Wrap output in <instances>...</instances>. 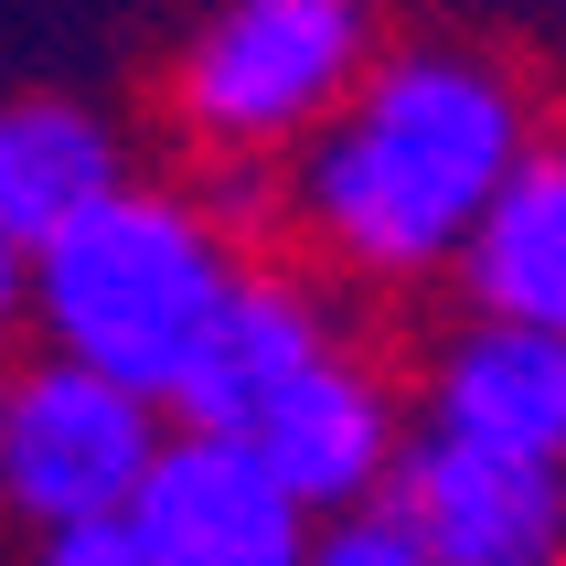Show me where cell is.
Returning <instances> with one entry per match:
<instances>
[{
	"label": "cell",
	"mask_w": 566,
	"mask_h": 566,
	"mask_svg": "<svg viewBox=\"0 0 566 566\" xmlns=\"http://www.w3.org/2000/svg\"><path fill=\"white\" fill-rule=\"evenodd\" d=\"M545 128L535 75L481 32H385L353 96L279 160L268 256H300L353 311L407 321L449 289L481 203Z\"/></svg>",
	"instance_id": "6da1fadb"
},
{
	"label": "cell",
	"mask_w": 566,
	"mask_h": 566,
	"mask_svg": "<svg viewBox=\"0 0 566 566\" xmlns=\"http://www.w3.org/2000/svg\"><path fill=\"white\" fill-rule=\"evenodd\" d=\"M247 256L256 247L182 171L171 182H118L32 247V343L171 407V385L203 353L224 289L247 279Z\"/></svg>",
	"instance_id": "7a4b0ae2"
},
{
	"label": "cell",
	"mask_w": 566,
	"mask_h": 566,
	"mask_svg": "<svg viewBox=\"0 0 566 566\" xmlns=\"http://www.w3.org/2000/svg\"><path fill=\"white\" fill-rule=\"evenodd\" d=\"M385 0H214L160 54V139L182 171H279L385 43Z\"/></svg>",
	"instance_id": "3957f363"
},
{
	"label": "cell",
	"mask_w": 566,
	"mask_h": 566,
	"mask_svg": "<svg viewBox=\"0 0 566 566\" xmlns=\"http://www.w3.org/2000/svg\"><path fill=\"white\" fill-rule=\"evenodd\" d=\"M171 417L150 396H128L96 364L64 353H11L0 364V535H43L75 513H128L150 481Z\"/></svg>",
	"instance_id": "277c9868"
},
{
	"label": "cell",
	"mask_w": 566,
	"mask_h": 566,
	"mask_svg": "<svg viewBox=\"0 0 566 566\" xmlns=\"http://www.w3.org/2000/svg\"><path fill=\"white\" fill-rule=\"evenodd\" d=\"M375 332H396V321H375V311L343 321V332L247 417V439H235V449H256V460L279 471V492L311 513V524L375 503L385 471H396V449H407V364H396Z\"/></svg>",
	"instance_id": "5b68a950"
},
{
	"label": "cell",
	"mask_w": 566,
	"mask_h": 566,
	"mask_svg": "<svg viewBox=\"0 0 566 566\" xmlns=\"http://www.w3.org/2000/svg\"><path fill=\"white\" fill-rule=\"evenodd\" d=\"M375 503L407 513L439 566H566V471L556 460H513V449L449 439V428H407Z\"/></svg>",
	"instance_id": "8992f818"
},
{
	"label": "cell",
	"mask_w": 566,
	"mask_h": 566,
	"mask_svg": "<svg viewBox=\"0 0 566 566\" xmlns=\"http://www.w3.org/2000/svg\"><path fill=\"white\" fill-rule=\"evenodd\" d=\"M150 566H311V513L279 492V471L235 439L171 428L128 503Z\"/></svg>",
	"instance_id": "52a82bcc"
},
{
	"label": "cell",
	"mask_w": 566,
	"mask_h": 566,
	"mask_svg": "<svg viewBox=\"0 0 566 566\" xmlns=\"http://www.w3.org/2000/svg\"><path fill=\"white\" fill-rule=\"evenodd\" d=\"M407 396H417V428H449V439L566 471V332L449 311V332L407 364Z\"/></svg>",
	"instance_id": "ba28073f"
},
{
	"label": "cell",
	"mask_w": 566,
	"mask_h": 566,
	"mask_svg": "<svg viewBox=\"0 0 566 566\" xmlns=\"http://www.w3.org/2000/svg\"><path fill=\"white\" fill-rule=\"evenodd\" d=\"M449 300H460V311H492V321L566 332V128L556 118L524 139L503 192L481 203L471 247L449 268Z\"/></svg>",
	"instance_id": "9c48e42d"
},
{
	"label": "cell",
	"mask_w": 566,
	"mask_h": 566,
	"mask_svg": "<svg viewBox=\"0 0 566 566\" xmlns=\"http://www.w3.org/2000/svg\"><path fill=\"white\" fill-rule=\"evenodd\" d=\"M118 182H128V150L96 107H75V96H0V235L11 247H43L54 224H75Z\"/></svg>",
	"instance_id": "30bf717a"
},
{
	"label": "cell",
	"mask_w": 566,
	"mask_h": 566,
	"mask_svg": "<svg viewBox=\"0 0 566 566\" xmlns=\"http://www.w3.org/2000/svg\"><path fill=\"white\" fill-rule=\"evenodd\" d=\"M311 566H439V556L417 545V524L396 503H353L311 524Z\"/></svg>",
	"instance_id": "8fae6325"
},
{
	"label": "cell",
	"mask_w": 566,
	"mask_h": 566,
	"mask_svg": "<svg viewBox=\"0 0 566 566\" xmlns=\"http://www.w3.org/2000/svg\"><path fill=\"white\" fill-rule=\"evenodd\" d=\"M22 566H150V545H139L128 513H75V524L22 535Z\"/></svg>",
	"instance_id": "7c38bea8"
},
{
	"label": "cell",
	"mask_w": 566,
	"mask_h": 566,
	"mask_svg": "<svg viewBox=\"0 0 566 566\" xmlns=\"http://www.w3.org/2000/svg\"><path fill=\"white\" fill-rule=\"evenodd\" d=\"M32 343V247H11L0 235V364Z\"/></svg>",
	"instance_id": "4fadbf2b"
}]
</instances>
